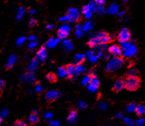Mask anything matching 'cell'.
<instances>
[{
	"instance_id": "obj_11",
	"label": "cell",
	"mask_w": 145,
	"mask_h": 126,
	"mask_svg": "<svg viewBox=\"0 0 145 126\" xmlns=\"http://www.w3.org/2000/svg\"><path fill=\"white\" fill-rule=\"evenodd\" d=\"M67 70V72L68 77L69 78H73L74 77L76 76L75 72V66L73 64H69L66 66L65 67Z\"/></svg>"
},
{
	"instance_id": "obj_37",
	"label": "cell",
	"mask_w": 145,
	"mask_h": 126,
	"mask_svg": "<svg viewBox=\"0 0 145 126\" xmlns=\"http://www.w3.org/2000/svg\"><path fill=\"white\" fill-rule=\"evenodd\" d=\"M145 123V119L144 118H140V119L137 120L136 121V124L139 126H141Z\"/></svg>"
},
{
	"instance_id": "obj_31",
	"label": "cell",
	"mask_w": 145,
	"mask_h": 126,
	"mask_svg": "<svg viewBox=\"0 0 145 126\" xmlns=\"http://www.w3.org/2000/svg\"><path fill=\"white\" fill-rule=\"evenodd\" d=\"M14 126H27V124L24 120L18 119L14 122Z\"/></svg>"
},
{
	"instance_id": "obj_22",
	"label": "cell",
	"mask_w": 145,
	"mask_h": 126,
	"mask_svg": "<svg viewBox=\"0 0 145 126\" xmlns=\"http://www.w3.org/2000/svg\"><path fill=\"white\" fill-rule=\"evenodd\" d=\"M58 75L61 77H68L66 69L64 67H60L58 69Z\"/></svg>"
},
{
	"instance_id": "obj_7",
	"label": "cell",
	"mask_w": 145,
	"mask_h": 126,
	"mask_svg": "<svg viewBox=\"0 0 145 126\" xmlns=\"http://www.w3.org/2000/svg\"><path fill=\"white\" fill-rule=\"evenodd\" d=\"M137 53V48L135 45H132L129 48L123 51V56L127 58H131L135 56Z\"/></svg>"
},
{
	"instance_id": "obj_55",
	"label": "cell",
	"mask_w": 145,
	"mask_h": 126,
	"mask_svg": "<svg viewBox=\"0 0 145 126\" xmlns=\"http://www.w3.org/2000/svg\"><path fill=\"white\" fill-rule=\"evenodd\" d=\"M123 2H127V0H123Z\"/></svg>"
},
{
	"instance_id": "obj_39",
	"label": "cell",
	"mask_w": 145,
	"mask_h": 126,
	"mask_svg": "<svg viewBox=\"0 0 145 126\" xmlns=\"http://www.w3.org/2000/svg\"><path fill=\"white\" fill-rule=\"evenodd\" d=\"M95 3H96L98 5L103 6L105 4V1L104 0H95Z\"/></svg>"
},
{
	"instance_id": "obj_43",
	"label": "cell",
	"mask_w": 145,
	"mask_h": 126,
	"mask_svg": "<svg viewBox=\"0 0 145 126\" xmlns=\"http://www.w3.org/2000/svg\"><path fill=\"white\" fill-rule=\"evenodd\" d=\"M89 58H90V60L92 61V62L94 63V62H96V61L97 60H98V56H94V55H93V56H91V57Z\"/></svg>"
},
{
	"instance_id": "obj_18",
	"label": "cell",
	"mask_w": 145,
	"mask_h": 126,
	"mask_svg": "<svg viewBox=\"0 0 145 126\" xmlns=\"http://www.w3.org/2000/svg\"><path fill=\"white\" fill-rule=\"evenodd\" d=\"M69 31H66L65 30L60 29L57 32V36L58 38L61 39H65L66 37H67L69 36Z\"/></svg>"
},
{
	"instance_id": "obj_47",
	"label": "cell",
	"mask_w": 145,
	"mask_h": 126,
	"mask_svg": "<svg viewBox=\"0 0 145 126\" xmlns=\"http://www.w3.org/2000/svg\"><path fill=\"white\" fill-rule=\"evenodd\" d=\"M79 107H81V108H84V107H86V105H85V103H84V102L82 101H80L79 103Z\"/></svg>"
},
{
	"instance_id": "obj_53",
	"label": "cell",
	"mask_w": 145,
	"mask_h": 126,
	"mask_svg": "<svg viewBox=\"0 0 145 126\" xmlns=\"http://www.w3.org/2000/svg\"><path fill=\"white\" fill-rule=\"evenodd\" d=\"M53 27V25H50V26H48L47 27V29H51L52 27Z\"/></svg>"
},
{
	"instance_id": "obj_35",
	"label": "cell",
	"mask_w": 145,
	"mask_h": 126,
	"mask_svg": "<svg viewBox=\"0 0 145 126\" xmlns=\"http://www.w3.org/2000/svg\"><path fill=\"white\" fill-rule=\"evenodd\" d=\"M91 80V75H86V76L84 77L83 78L82 80V84H84V85H86V84H89V82H90Z\"/></svg>"
},
{
	"instance_id": "obj_34",
	"label": "cell",
	"mask_w": 145,
	"mask_h": 126,
	"mask_svg": "<svg viewBox=\"0 0 145 126\" xmlns=\"http://www.w3.org/2000/svg\"><path fill=\"white\" fill-rule=\"evenodd\" d=\"M95 12H98V13H99V14H103V13H105V9L103 6L98 5L97 6L96 8Z\"/></svg>"
},
{
	"instance_id": "obj_54",
	"label": "cell",
	"mask_w": 145,
	"mask_h": 126,
	"mask_svg": "<svg viewBox=\"0 0 145 126\" xmlns=\"http://www.w3.org/2000/svg\"><path fill=\"white\" fill-rule=\"evenodd\" d=\"M2 122H3V119H2V118L1 117H0V124L2 123Z\"/></svg>"
},
{
	"instance_id": "obj_32",
	"label": "cell",
	"mask_w": 145,
	"mask_h": 126,
	"mask_svg": "<svg viewBox=\"0 0 145 126\" xmlns=\"http://www.w3.org/2000/svg\"><path fill=\"white\" fill-rule=\"evenodd\" d=\"M138 75V72L136 69H131L127 72V75L129 77H137Z\"/></svg>"
},
{
	"instance_id": "obj_50",
	"label": "cell",
	"mask_w": 145,
	"mask_h": 126,
	"mask_svg": "<svg viewBox=\"0 0 145 126\" xmlns=\"http://www.w3.org/2000/svg\"><path fill=\"white\" fill-rule=\"evenodd\" d=\"M116 117H118V118H122V115L121 114V113H117V114L116 115Z\"/></svg>"
},
{
	"instance_id": "obj_23",
	"label": "cell",
	"mask_w": 145,
	"mask_h": 126,
	"mask_svg": "<svg viewBox=\"0 0 145 126\" xmlns=\"http://www.w3.org/2000/svg\"><path fill=\"white\" fill-rule=\"evenodd\" d=\"M94 48L98 52H101V51L103 52V51H105L108 49V45L107 43H101L96 47H94Z\"/></svg>"
},
{
	"instance_id": "obj_10",
	"label": "cell",
	"mask_w": 145,
	"mask_h": 126,
	"mask_svg": "<svg viewBox=\"0 0 145 126\" xmlns=\"http://www.w3.org/2000/svg\"><path fill=\"white\" fill-rule=\"evenodd\" d=\"M108 50H109V52L115 56H118L122 53V50L121 48L117 45H113V46H110Z\"/></svg>"
},
{
	"instance_id": "obj_28",
	"label": "cell",
	"mask_w": 145,
	"mask_h": 126,
	"mask_svg": "<svg viewBox=\"0 0 145 126\" xmlns=\"http://www.w3.org/2000/svg\"><path fill=\"white\" fill-rule=\"evenodd\" d=\"M63 43H64V45L65 48L68 50H72V49L73 48V47H74L72 43L70 41H69V40H65V41L63 42Z\"/></svg>"
},
{
	"instance_id": "obj_2",
	"label": "cell",
	"mask_w": 145,
	"mask_h": 126,
	"mask_svg": "<svg viewBox=\"0 0 145 126\" xmlns=\"http://www.w3.org/2000/svg\"><path fill=\"white\" fill-rule=\"evenodd\" d=\"M140 80L137 77H128L125 80V87L129 91H135L139 87Z\"/></svg>"
},
{
	"instance_id": "obj_40",
	"label": "cell",
	"mask_w": 145,
	"mask_h": 126,
	"mask_svg": "<svg viewBox=\"0 0 145 126\" xmlns=\"http://www.w3.org/2000/svg\"><path fill=\"white\" fill-rule=\"evenodd\" d=\"M60 29H61L63 30H65V31H69L70 29V27H69V26H67V25H63V26L60 27Z\"/></svg>"
},
{
	"instance_id": "obj_44",
	"label": "cell",
	"mask_w": 145,
	"mask_h": 126,
	"mask_svg": "<svg viewBox=\"0 0 145 126\" xmlns=\"http://www.w3.org/2000/svg\"><path fill=\"white\" fill-rule=\"evenodd\" d=\"M36 91L39 92V93L42 91V87H41V86L40 85V84H38L36 85Z\"/></svg>"
},
{
	"instance_id": "obj_14",
	"label": "cell",
	"mask_w": 145,
	"mask_h": 126,
	"mask_svg": "<svg viewBox=\"0 0 145 126\" xmlns=\"http://www.w3.org/2000/svg\"><path fill=\"white\" fill-rule=\"evenodd\" d=\"M16 61V56L15 55H12V56L10 57V59L8 60V63L5 66V70L6 71H8V70H10L12 69L13 66H14L15 62Z\"/></svg>"
},
{
	"instance_id": "obj_46",
	"label": "cell",
	"mask_w": 145,
	"mask_h": 126,
	"mask_svg": "<svg viewBox=\"0 0 145 126\" xmlns=\"http://www.w3.org/2000/svg\"><path fill=\"white\" fill-rule=\"evenodd\" d=\"M59 123L58 122H55V121H52L50 123V126H58Z\"/></svg>"
},
{
	"instance_id": "obj_24",
	"label": "cell",
	"mask_w": 145,
	"mask_h": 126,
	"mask_svg": "<svg viewBox=\"0 0 145 126\" xmlns=\"http://www.w3.org/2000/svg\"><path fill=\"white\" fill-rule=\"evenodd\" d=\"M75 34L76 36L78 37H82L83 34V27L80 24H77L76 26V29H75Z\"/></svg>"
},
{
	"instance_id": "obj_17",
	"label": "cell",
	"mask_w": 145,
	"mask_h": 126,
	"mask_svg": "<svg viewBox=\"0 0 145 126\" xmlns=\"http://www.w3.org/2000/svg\"><path fill=\"white\" fill-rule=\"evenodd\" d=\"M46 79H47L48 81L51 83H55L57 82V76L56 74L53 72H49L48 74H46Z\"/></svg>"
},
{
	"instance_id": "obj_12",
	"label": "cell",
	"mask_w": 145,
	"mask_h": 126,
	"mask_svg": "<svg viewBox=\"0 0 145 126\" xmlns=\"http://www.w3.org/2000/svg\"><path fill=\"white\" fill-rule=\"evenodd\" d=\"M77 118V112L76 110H72L67 117V122L70 123H74L76 122Z\"/></svg>"
},
{
	"instance_id": "obj_4",
	"label": "cell",
	"mask_w": 145,
	"mask_h": 126,
	"mask_svg": "<svg viewBox=\"0 0 145 126\" xmlns=\"http://www.w3.org/2000/svg\"><path fill=\"white\" fill-rule=\"evenodd\" d=\"M61 96L60 92L57 90L52 89L47 92L45 96V98L46 99V101L49 103H51L53 101H56V99H58Z\"/></svg>"
},
{
	"instance_id": "obj_8",
	"label": "cell",
	"mask_w": 145,
	"mask_h": 126,
	"mask_svg": "<svg viewBox=\"0 0 145 126\" xmlns=\"http://www.w3.org/2000/svg\"><path fill=\"white\" fill-rule=\"evenodd\" d=\"M29 122L30 125L34 126L36 123H38L40 122V118L39 117L38 113L37 111H33L31 113L29 118Z\"/></svg>"
},
{
	"instance_id": "obj_13",
	"label": "cell",
	"mask_w": 145,
	"mask_h": 126,
	"mask_svg": "<svg viewBox=\"0 0 145 126\" xmlns=\"http://www.w3.org/2000/svg\"><path fill=\"white\" fill-rule=\"evenodd\" d=\"M36 55L40 60L44 61L46 59V56H47V52H46V48L43 46H41V49L37 52Z\"/></svg>"
},
{
	"instance_id": "obj_29",
	"label": "cell",
	"mask_w": 145,
	"mask_h": 126,
	"mask_svg": "<svg viewBox=\"0 0 145 126\" xmlns=\"http://www.w3.org/2000/svg\"><path fill=\"white\" fill-rule=\"evenodd\" d=\"M89 83H91V84H95V85L99 86V80L98 79V78H97V77L94 74H93L92 75H91V80H90V82H89Z\"/></svg>"
},
{
	"instance_id": "obj_1",
	"label": "cell",
	"mask_w": 145,
	"mask_h": 126,
	"mask_svg": "<svg viewBox=\"0 0 145 126\" xmlns=\"http://www.w3.org/2000/svg\"><path fill=\"white\" fill-rule=\"evenodd\" d=\"M123 64V60L118 56H115L110 59L105 67V70L109 72H113L118 70Z\"/></svg>"
},
{
	"instance_id": "obj_51",
	"label": "cell",
	"mask_w": 145,
	"mask_h": 126,
	"mask_svg": "<svg viewBox=\"0 0 145 126\" xmlns=\"http://www.w3.org/2000/svg\"><path fill=\"white\" fill-rule=\"evenodd\" d=\"M46 117H47V118H51V113H48V114L46 115Z\"/></svg>"
},
{
	"instance_id": "obj_52",
	"label": "cell",
	"mask_w": 145,
	"mask_h": 126,
	"mask_svg": "<svg viewBox=\"0 0 145 126\" xmlns=\"http://www.w3.org/2000/svg\"><path fill=\"white\" fill-rule=\"evenodd\" d=\"M110 58V55H105L104 56V58L105 59H108Z\"/></svg>"
},
{
	"instance_id": "obj_41",
	"label": "cell",
	"mask_w": 145,
	"mask_h": 126,
	"mask_svg": "<svg viewBox=\"0 0 145 126\" xmlns=\"http://www.w3.org/2000/svg\"><path fill=\"white\" fill-rule=\"evenodd\" d=\"M84 16H85V17L86 18H90L91 17H92L91 10L89 11V12H86V13H84Z\"/></svg>"
},
{
	"instance_id": "obj_25",
	"label": "cell",
	"mask_w": 145,
	"mask_h": 126,
	"mask_svg": "<svg viewBox=\"0 0 145 126\" xmlns=\"http://www.w3.org/2000/svg\"><path fill=\"white\" fill-rule=\"evenodd\" d=\"M85 70V67L83 66L82 64H79V65H75V75H78L80 73L82 72L84 70Z\"/></svg>"
},
{
	"instance_id": "obj_5",
	"label": "cell",
	"mask_w": 145,
	"mask_h": 126,
	"mask_svg": "<svg viewBox=\"0 0 145 126\" xmlns=\"http://www.w3.org/2000/svg\"><path fill=\"white\" fill-rule=\"evenodd\" d=\"M131 37V35L130 34V31H129L128 29L123 28L118 34V39L120 42L124 41H127L129 40Z\"/></svg>"
},
{
	"instance_id": "obj_9",
	"label": "cell",
	"mask_w": 145,
	"mask_h": 126,
	"mask_svg": "<svg viewBox=\"0 0 145 126\" xmlns=\"http://www.w3.org/2000/svg\"><path fill=\"white\" fill-rule=\"evenodd\" d=\"M125 88V80L123 79H118L113 85V90L115 92H120Z\"/></svg>"
},
{
	"instance_id": "obj_6",
	"label": "cell",
	"mask_w": 145,
	"mask_h": 126,
	"mask_svg": "<svg viewBox=\"0 0 145 126\" xmlns=\"http://www.w3.org/2000/svg\"><path fill=\"white\" fill-rule=\"evenodd\" d=\"M68 15L70 17V19L72 20L73 21H78L80 18V15L79 12H78L76 8H69L67 11Z\"/></svg>"
},
{
	"instance_id": "obj_42",
	"label": "cell",
	"mask_w": 145,
	"mask_h": 126,
	"mask_svg": "<svg viewBox=\"0 0 145 126\" xmlns=\"http://www.w3.org/2000/svg\"><path fill=\"white\" fill-rule=\"evenodd\" d=\"M124 120L125 122L127 123V125H132V124H133V122H132V120H131L129 119V118H124Z\"/></svg>"
},
{
	"instance_id": "obj_19",
	"label": "cell",
	"mask_w": 145,
	"mask_h": 126,
	"mask_svg": "<svg viewBox=\"0 0 145 126\" xmlns=\"http://www.w3.org/2000/svg\"><path fill=\"white\" fill-rule=\"evenodd\" d=\"M137 103H135V102H132V103H131L130 104H129L126 107V110L128 112H130V113H132V112H136V109H137Z\"/></svg>"
},
{
	"instance_id": "obj_16",
	"label": "cell",
	"mask_w": 145,
	"mask_h": 126,
	"mask_svg": "<svg viewBox=\"0 0 145 126\" xmlns=\"http://www.w3.org/2000/svg\"><path fill=\"white\" fill-rule=\"evenodd\" d=\"M85 60V55L83 54H77L74 56V65H77L79 64H82V63Z\"/></svg>"
},
{
	"instance_id": "obj_21",
	"label": "cell",
	"mask_w": 145,
	"mask_h": 126,
	"mask_svg": "<svg viewBox=\"0 0 145 126\" xmlns=\"http://www.w3.org/2000/svg\"><path fill=\"white\" fill-rule=\"evenodd\" d=\"M131 45H132V42H131V41H129V40L120 42V48L122 51H123L127 50V48H129Z\"/></svg>"
},
{
	"instance_id": "obj_45",
	"label": "cell",
	"mask_w": 145,
	"mask_h": 126,
	"mask_svg": "<svg viewBox=\"0 0 145 126\" xmlns=\"http://www.w3.org/2000/svg\"><path fill=\"white\" fill-rule=\"evenodd\" d=\"M125 13H126V12H125V11H121V12H120L119 13H118V16L120 18H123V15H125Z\"/></svg>"
},
{
	"instance_id": "obj_33",
	"label": "cell",
	"mask_w": 145,
	"mask_h": 126,
	"mask_svg": "<svg viewBox=\"0 0 145 126\" xmlns=\"http://www.w3.org/2000/svg\"><path fill=\"white\" fill-rule=\"evenodd\" d=\"M88 89L91 92H95L96 91V90L98 89V86L95 85V84H91V83H89V84L88 86Z\"/></svg>"
},
{
	"instance_id": "obj_36",
	"label": "cell",
	"mask_w": 145,
	"mask_h": 126,
	"mask_svg": "<svg viewBox=\"0 0 145 126\" xmlns=\"http://www.w3.org/2000/svg\"><path fill=\"white\" fill-rule=\"evenodd\" d=\"M90 10H91L90 8V6H89V5H88L84 6V7H82V13L84 14V13H86V12H89V11Z\"/></svg>"
},
{
	"instance_id": "obj_27",
	"label": "cell",
	"mask_w": 145,
	"mask_h": 126,
	"mask_svg": "<svg viewBox=\"0 0 145 126\" xmlns=\"http://www.w3.org/2000/svg\"><path fill=\"white\" fill-rule=\"evenodd\" d=\"M6 87V82L5 80L0 79V98L3 96V92Z\"/></svg>"
},
{
	"instance_id": "obj_49",
	"label": "cell",
	"mask_w": 145,
	"mask_h": 126,
	"mask_svg": "<svg viewBox=\"0 0 145 126\" xmlns=\"http://www.w3.org/2000/svg\"><path fill=\"white\" fill-rule=\"evenodd\" d=\"M103 52H101H101H98V55H97V56H98V58H99V57H101L102 56H103Z\"/></svg>"
},
{
	"instance_id": "obj_15",
	"label": "cell",
	"mask_w": 145,
	"mask_h": 126,
	"mask_svg": "<svg viewBox=\"0 0 145 126\" xmlns=\"http://www.w3.org/2000/svg\"><path fill=\"white\" fill-rule=\"evenodd\" d=\"M118 5L115 3H113L110 6V7L108 8L107 12H108L109 14L111 15H115L118 13Z\"/></svg>"
},
{
	"instance_id": "obj_48",
	"label": "cell",
	"mask_w": 145,
	"mask_h": 126,
	"mask_svg": "<svg viewBox=\"0 0 145 126\" xmlns=\"http://www.w3.org/2000/svg\"><path fill=\"white\" fill-rule=\"evenodd\" d=\"M87 55H88V56H89V58H90L91 56H93V51H89V52L88 53V54H87Z\"/></svg>"
},
{
	"instance_id": "obj_20",
	"label": "cell",
	"mask_w": 145,
	"mask_h": 126,
	"mask_svg": "<svg viewBox=\"0 0 145 126\" xmlns=\"http://www.w3.org/2000/svg\"><path fill=\"white\" fill-rule=\"evenodd\" d=\"M136 112L137 115L139 117L143 116L144 115H145V106L143 104H140V105L137 106Z\"/></svg>"
},
{
	"instance_id": "obj_38",
	"label": "cell",
	"mask_w": 145,
	"mask_h": 126,
	"mask_svg": "<svg viewBox=\"0 0 145 126\" xmlns=\"http://www.w3.org/2000/svg\"><path fill=\"white\" fill-rule=\"evenodd\" d=\"M99 108L101 110H105L107 108V104L104 102H101L99 104Z\"/></svg>"
},
{
	"instance_id": "obj_26",
	"label": "cell",
	"mask_w": 145,
	"mask_h": 126,
	"mask_svg": "<svg viewBox=\"0 0 145 126\" xmlns=\"http://www.w3.org/2000/svg\"><path fill=\"white\" fill-rule=\"evenodd\" d=\"M93 27V24L91 21H87L83 26V30L84 31H88Z\"/></svg>"
},
{
	"instance_id": "obj_3",
	"label": "cell",
	"mask_w": 145,
	"mask_h": 126,
	"mask_svg": "<svg viewBox=\"0 0 145 126\" xmlns=\"http://www.w3.org/2000/svg\"><path fill=\"white\" fill-rule=\"evenodd\" d=\"M107 35V34L104 31H99L88 41V45L90 48L96 47L98 45L102 43V39Z\"/></svg>"
},
{
	"instance_id": "obj_30",
	"label": "cell",
	"mask_w": 145,
	"mask_h": 126,
	"mask_svg": "<svg viewBox=\"0 0 145 126\" xmlns=\"http://www.w3.org/2000/svg\"><path fill=\"white\" fill-rule=\"evenodd\" d=\"M37 24H38V22H37V20H36L35 18H31L30 20L29 21L28 26L29 28H34L36 26H37Z\"/></svg>"
}]
</instances>
